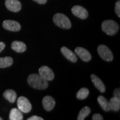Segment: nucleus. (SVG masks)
I'll return each instance as SVG.
<instances>
[{
  "mask_svg": "<svg viewBox=\"0 0 120 120\" xmlns=\"http://www.w3.org/2000/svg\"><path fill=\"white\" fill-rule=\"evenodd\" d=\"M75 53L76 55L85 62H88L91 60L92 56L88 51L84 48L77 47L75 49Z\"/></svg>",
  "mask_w": 120,
  "mask_h": 120,
  "instance_id": "obj_9",
  "label": "nucleus"
},
{
  "mask_svg": "<svg viewBox=\"0 0 120 120\" xmlns=\"http://www.w3.org/2000/svg\"><path fill=\"white\" fill-rule=\"evenodd\" d=\"M11 49L15 51L21 53L26 50L27 47L25 43L21 41H15L11 44Z\"/></svg>",
  "mask_w": 120,
  "mask_h": 120,
  "instance_id": "obj_14",
  "label": "nucleus"
},
{
  "mask_svg": "<svg viewBox=\"0 0 120 120\" xmlns=\"http://www.w3.org/2000/svg\"><path fill=\"white\" fill-rule=\"evenodd\" d=\"M3 119H2V118H1V117H0V120H2Z\"/></svg>",
  "mask_w": 120,
  "mask_h": 120,
  "instance_id": "obj_28",
  "label": "nucleus"
},
{
  "mask_svg": "<svg viewBox=\"0 0 120 120\" xmlns=\"http://www.w3.org/2000/svg\"><path fill=\"white\" fill-rule=\"evenodd\" d=\"M72 13L79 19H85L88 17V13L86 8L79 5L74 6L71 9Z\"/></svg>",
  "mask_w": 120,
  "mask_h": 120,
  "instance_id": "obj_6",
  "label": "nucleus"
},
{
  "mask_svg": "<svg viewBox=\"0 0 120 120\" xmlns=\"http://www.w3.org/2000/svg\"><path fill=\"white\" fill-rule=\"evenodd\" d=\"M109 107L111 110L115 112L118 111L120 109V99L116 97H113L109 101Z\"/></svg>",
  "mask_w": 120,
  "mask_h": 120,
  "instance_id": "obj_15",
  "label": "nucleus"
},
{
  "mask_svg": "<svg viewBox=\"0 0 120 120\" xmlns=\"http://www.w3.org/2000/svg\"><path fill=\"white\" fill-rule=\"evenodd\" d=\"M27 82L30 86L35 89L45 90L49 86L48 81L40 74L32 73L27 78Z\"/></svg>",
  "mask_w": 120,
  "mask_h": 120,
  "instance_id": "obj_1",
  "label": "nucleus"
},
{
  "mask_svg": "<svg viewBox=\"0 0 120 120\" xmlns=\"http://www.w3.org/2000/svg\"><path fill=\"white\" fill-rule=\"evenodd\" d=\"M4 4L6 8L12 12H17L21 10V4L18 0H6Z\"/></svg>",
  "mask_w": 120,
  "mask_h": 120,
  "instance_id": "obj_10",
  "label": "nucleus"
},
{
  "mask_svg": "<svg viewBox=\"0 0 120 120\" xmlns=\"http://www.w3.org/2000/svg\"><path fill=\"white\" fill-rule=\"evenodd\" d=\"M39 74L42 77L47 81H52L55 77V74L53 72L49 67L46 66H43L39 68Z\"/></svg>",
  "mask_w": 120,
  "mask_h": 120,
  "instance_id": "obj_8",
  "label": "nucleus"
},
{
  "mask_svg": "<svg viewBox=\"0 0 120 120\" xmlns=\"http://www.w3.org/2000/svg\"><path fill=\"white\" fill-rule=\"evenodd\" d=\"M42 102L43 108L47 111H52L56 105L55 99L50 96H46L43 97Z\"/></svg>",
  "mask_w": 120,
  "mask_h": 120,
  "instance_id": "obj_11",
  "label": "nucleus"
},
{
  "mask_svg": "<svg viewBox=\"0 0 120 120\" xmlns=\"http://www.w3.org/2000/svg\"><path fill=\"white\" fill-rule=\"evenodd\" d=\"M115 12L118 17H120V1H117L115 4Z\"/></svg>",
  "mask_w": 120,
  "mask_h": 120,
  "instance_id": "obj_22",
  "label": "nucleus"
},
{
  "mask_svg": "<svg viewBox=\"0 0 120 120\" xmlns=\"http://www.w3.org/2000/svg\"><path fill=\"white\" fill-rule=\"evenodd\" d=\"M53 21L56 26L63 29H70L71 27V22L70 19L62 13L55 14L53 16Z\"/></svg>",
  "mask_w": 120,
  "mask_h": 120,
  "instance_id": "obj_3",
  "label": "nucleus"
},
{
  "mask_svg": "<svg viewBox=\"0 0 120 120\" xmlns=\"http://www.w3.org/2000/svg\"><path fill=\"white\" fill-rule=\"evenodd\" d=\"M91 79L94 85V86L98 89L100 92L103 93L106 91V87H105L104 83L100 79V78H98L96 75L92 74L91 75Z\"/></svg>",
  "mask_w": 120,
  "mask_h": 120,
  "instance_id": "obj_12",
  "label": "nucleus"
},
{
  "mask_svg": "<svg viewBox=\"0 0 120 120\" xmlns=\"http://www.w3.org/2000/svg\"><path fill=\"white\" fill-rule=\"evenodd\" d=\"M17 103L19 109L23 113H27L31 111L32 109V105L29 100L25 97H19L17 100Z\"/></svg>",
  "mask_w": 120,
  "mask_h": 120,
  "instance_id": "obj_5",
  "label": "nucleus"
},
{
  "mask_svg": "<svg viewBox=\"0 0 120 120\" xmlns=\"http://www.w3.org/2000/svg\"><path fill=\"white\" fill-rule=\"evenodd\" d=\"M89 94V90L87 88L83 87L81 88L76 94V97L79 100H85L88 97Z\"/></svg>",
  "mask_w": 120,
  "mask_h": 120,
  "instance_id": "obj_21",
  "label": "nucleus"
},
{
  "mask_svg": "<svg viewBox=\"0 0 120 120\" xmlns=\"http://www.w3.org/2000/svg\"><path fill=\"white\" fill-rule=\"evenodd\" d=\"M97 101L103 110L106 112H109L111 110L109 107V101L103 97V96H99L97 98Z\"/></svg>",
  "mask_w": 120,
  "mask_h": 120,
  "instance_id": "obj_18",
  "label": "nucleus"
},
{
  "mask_svg": "<svg viewBox=\"0 0 120 120\" xmlns=\"http://www.w3.org/2000/svg\"><path fill=\"white\" fill-rule=\"evenodd\" d=\"M97 52L100 57L106 61H112L113 59V54L110 49L104 45H101L97 48Z\"/></svg>",
  "mask_w": 120,
  "mask_h": 120,
  "instance_id": "obj_4",
  "label": "nucleus"
},
{
  "mask_svg": "<svg viewBox=\"0 0 120 120\" xmlns=\"http://www.w3.org/2000/svg\"><path fill=\"white\" fill-rule=\"evenodd\" d=\"M61 53H62V55L67 60H68L69 61H71L72 62H76L77 61V56H76V55L71 50H70L68 48L64 47H64H62L61 49Z\"/></svg>",
  "mask_w": 120,
  "mask_h": 120,
  "instance_id": "obj_13",
  "label": "nucleus"
},
{
  "mask_svg": "<svg viewBox=\"0 0 120 120\" xmlns=\"http://www.w3.org/2000/svg\"><path fill=\"white\" fill-rule=\"evenodd\" d=\"M2 26L4 29L12 32H17L21 28V26L19 22L16 21L10 20V19L4 21L3 22Z\"/></svg>",
  "mask_w": 120,
  "mask_h": 120,
  "instance_id": "obj_7",
  "label": "nucleus"
},
{
  "mask_svg": "<svg viewBox=\"0 0 120 120\" xmlns=\"http://www.w3.org/2000/svg\"><path fill=\"white\" fill-rule=\"evenodd\" d=\"M92 120H103V118L102 116L100 114L98 113H96L94 114V115L92 116Z\"/></svg>",
  "mask_w": 120,
  "mask_h": 120,
  "instance_id": "obj_23",
  "label": "nucleus"
},
{
  "mask_svg": "<svg viewBox=\"0 0 120 120\" xmlns=\"http://www.w3.org/2000/svg\"><path fill=\"white\" fill-rule=\"evenodd\" d=\"M4 97L11 103H14L17 98V94L13 90H7L3 94Z\"/></svg>",
  "mask_w": 120,
  "mask_h": 120,
  "instance_id": "obj_16",
  "label": "nucleus"
},
{
  "mask_svg": "<svg viewBox=\"0 0 120 120\" xmlns=\"http://www.w3.org/2000/svg\"><path fill=\"white\" fill-rule=\"evenodd\" d=\"M102 31L109 36L115 35L119 30V25L116 21L111 19L105 20L101 25Z\"/></svg>",
  "mask_w": 120,
  "mask_h": 120,
  "instance_id": "obj_2",
  "label": "nucleus"
},
{
  "mask_svg": "<svg viewBox=\"0 0 120 120\" xmlns=\"http://www.w3.org/2000/svg\"><path fill=\"white\" fill-rule=\"evenodd\" d=\"M13 58L11 57H0V68H6L12 64Z\"/></svg>",
  "mask_w": 120,
  "mask_h": 120,
  "instance_id": "obj_19",
  "label": "nucleus"
},
{
  "mask_svg": "<svg viewBox=\"0 0 120 120\" xmlns=\"http://www.w3.org/2000/svg\"><path fill=\"white\" fill-rule=\"evenodd\" d=\"M5 47H6L5 43L3 42H0V52H1V51H2L4 50Z\"/></svg>",
  "mask_w": 120,
  "mask_h": 120,
  "instance_id": "obj_27",
  "label": "nucleus"
},
{
  "mask_svg": "<svg viewBox=\"0 0 120 120\" xmlns=\"http://www.w3.org/2000/svg\"><path fill=\"white\" fill-rule=\"evenodd\" d=\"M33 1H34V2L38 3L39 4H45L46 2H47V0H33Z\"/></svg>",
  "mask_w": 120,
  "mask_h": 120,
  "instance_id": "obj_26",
  "label": "nucleus"
},
{
  "mask_svg": "<svg viewBox=\"0 0 120 120\" xmlns=\"http://www.w3.org/2000/svg\"><path fill=\"white\" fill-rule=\"evenodd\" d=\"M27 120H43V118L37 116H32L27 119Z\"/></svg>",
  "mask_w": 120,
  "mask_h": 120,
  "instance_id": "obj_25",
  "label": "nucleus"
},
{
  "mask_svg": "<svg viewBox=\"0 0 120 120\" xmlns=\"http://www.w3.org/2000/svg\"><path fill=\"white\" fill-rule=\"evenodd\" d=\"M91 112V109L88 106H85L81 109L77 117L78 120H83L85 118L88 116Z\"/></svg>",
  "mask_w": 120,
  "mask_h": 120,
  "instance_id": "obj_20",
  "label": "nucleus"
},
{
  "mask_svg": "<svg viewBox=\"0 0 120 120\" xmlns=\"http://www.w3.org/2000/svg\"><path fill=\"white\" fill-rule=\"evenodd\" d=\"M113 97H116L118 98H120V90L119 88H117L114 90L113 92Z\"/></svg>",
  "mask_w": 120,
  "mask_h": 120,
  "instance_id": "obj_24",
  "label": "nucleus"
},
{
  "mask_svg": "<svg viewBox=\"0 0 120 120\" xmlns=\"http://www.w3.org/2000/svg\"><path fill=\"white\" fill-rule=\"evenodd\" d=\"M9 117L10 120H22L23 119L22 112L16 108L11 109Z\"/></svg>",
  "mask_w": 120,
  "mask_h": 120,
  "instance_id": "obj_17",
  "label": "nucleus"
}]
</instances>
